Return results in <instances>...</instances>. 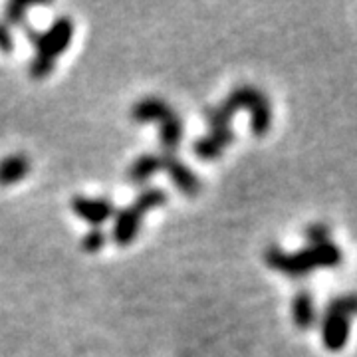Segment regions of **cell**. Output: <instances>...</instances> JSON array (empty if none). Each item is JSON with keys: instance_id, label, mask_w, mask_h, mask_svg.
Wrapping results in <instances>:
<instances>
[{"instance_id": "cell-7", "label": "cell", "mask_w": 357, "mask_h": 357, "mask_svg": "<svg viewBox=\"0 0 357 357\" xmlns=\"http://www.w3.org/2000/svg\"><path fill=\"white\" fill-rule=\"evenodd\" d=\"M161 169H165L169 173V178L177 185V189L185 197H197L203 189L201 178L197 177L191 167L185 165L175 153L161 155Z\"/></svg>"}, {"instance_id": "cell-1", "label": "cell", "mask_w": 357, "mask_h": 357, "mask_svg": "<svg viewBox=\"0 0 357 357\" xmlns=\"http://www.w3.org/2000/svg\"><path fill=\"white\" fill-rule=\"evenodd\" d=\"M241 109H246L250 114V129L256 137H262L270 131L274 119L270 98L255 86H241L232 89L222 103L204 109V119L208 121L211 131L204 137H199L192 145V151L199 159L215 161L225 153V149L234 141L230 121Z\"/></svg>"}, {"instance_id": "cell-8", "label": "cell", "mask_w": 357, "mask_h": 357, "mask_svg": "<svg viewBox=\"0 0 357 357\" xmlns=\"http://www.w3.org/2000/svg\"><path fill=\"white\" fill-rule=\"evenodd\" d=\"M72 211L86 222L93 225V229H100L105 220L115 217V204L109 199H91V197H74L72 199Z\"/></svg>"}, {"instance_id": "cell-2", "label": "cell", "mask_w": 357, "mask_h": 357, "mask_svg": "<svg viewBox=\"0 0 357 357\" xmlns=\"http://www.w3.org/2000/svg\"><path fill=\"white\" fill-rule=\"evenodd\" d=\"M344 252L335 243L324 244H307L306 248L286 252L280 246H268L264 250V262L272 270L292 276V278H302L319 268H335L342 264Z\"/></svg>"}, {"instance_id": "cell-11", "label": "cell", "mask_w": 357, "mask_h": 357, "mask_svg": "<svg viewBox=\"0 0 357 357\" xmlns=\"http://www.w3.org/2000/svg\"><path fill=\"white\" fill-rule=\"evenodd\" d=\"M157 171H161V155H141L129 165L126 178L131 185H143L145 181H149V178L153 177Z\"/></svg>"}, {"instance_id": "cell-12", "label": "cell", "mask_w": 357, "mask_h": 357, "mask_svg": "<svg viewBox=\"0 0 357 357\" xmlns=\"http://www.w3.org/2000/svg\"><path fill=\"white\" fill-rule=\"evenodd\" d=\"M307 244H324L330 243V227L324 222H312L304 229Z\"/></svg>"}, {"instance_id": "cell-15", "label": "cell", "mask_w": 357, "mask_h": 357, "mask_svg": "<svg viewBox=\"0 0 357 357\" xmlns=\"http://www.w3.org/2000/svg\"><path fill=\"white\" fill-rule=\"evenodd\" d=\"M13 34L8 32V26L0 22V52H2V54H10V52H13Z\"/></svg>"}, {"instance_id": "cell-5", "label": "cell", "mask_w": 357, "mask_h": 357, "mask_svg": "<svg viewBox=\"0 0 357 357\" xmlns=\"http://www.w3.org/2000/svg\"><path fill=\"white\" fill-rule=\"evenodd\" d=\"M131 117L137 123L157 121L161 126L163 153H175L183 139V121L177 112L161 98H143L133 105Z\"/></svg>"}, {"instance_id": "cell-9", "label": "cell", "mask_w": 357, "mask_h": 357, "mask_svg": "<svg viewBox=\"0 0 357 357\" xmlns=\"http://www.w3.org/2000/svg\"><path fill=\"white\" fill-rule=\"evenodd\" d=\"M30 159L24 153H13L0 161V187L16 185L28 175Z\"/></svg>"}, {"instance_id": "cell-3", "label": "cell", "mask_w": 357, "mask_h": 357, "mask_svg": "<svg viewBox=\"0 0 357 357\" xmlns=\"http://www.w3.org/2000/svg\"><path fill=\"white\" fill-rule=\"evenodd\" d=\"M72 36H74V22L68 16L54 20V24L46 32L40 34L38 44H36V56L30 62L28 74L34 79L50 76L54 72L56 60L68 50Z\"/></svg>"}, {"instance_id": "cell-4", "label": "cell", "mask_w": 357, "mask_h": 357, "mask_svg": "<svg viewBox=\"0 0 357 357\" xmlns=\"http://www.w3.org/2000/svg\"><path fill=\"white\" fill-rule=\"evenodd\" d=\"M357 316V294H342L328 302L321 318V342L328 351H342L349 342L351 319Z\"/></svg>"}, {"instance_id": "cell-10", "label": "cell", "mask_w": 357, "mask_h": 357, "mask_svg": "<svg viewBox=\"0 0 357 357\" xmlns=\"http://www.w3.org/2000/svg\"><path fill=\"white\" fill-rule=\"evenodd\" d=\"M292 316L294 324L300 330H310L316 324V304H314V296L307 290H300L294 296L292 300Z\"/></svg>"}, {"instance_id": "cell-6", "label": "cell", "mask_w": 357, "mask_h": 357, "mask_svg": "<svg viewBox=\"0 0 357 357\" xmlns=\"http://www.w3.org/2000/svg\"><path fill=\"white\" fill-rule=\"evenodd\" d=\"M167 192L163 189H157V187H149L145 191H141L135 201L121 208L119 213H115V225L112 230V238L117 246H129V244L135 241L137 232H139L141 220L143 217L153 211L157 206L165 204Z\"/></svg>"}, {"instance_id": "cell-13", "label": "cell", "mask_w": 357, "mask_h": 357, "mask_svg": "<svg viewBox=\"0 0 357 357\" xmlns=\"http://www.w3.org/2000/svg\"><path fill=\"white\" fill-rule=\"evenodd\" d=\"M107 243V236L102 229H91L89 232H86V236L82 238V248L86 252H98L102 250L103 244Z\"/></svg>"}, {"instance_id": "cell-14", "label": "cell", "mask_w": 357, "mask_h": 357, "mask_svg": "<svg viewBox=\"0 0 357 357\" xmlns=\"http://www.w3.org/2000/svg\"><path fill=\"white\" fill-rule=\"evenodd\" d=\"M30 8V4L28 2H8L6 4V8H4V16H6V20L10 22V24H18V26H24L26 20V10Z\"/></svg>"}]
</instances>
